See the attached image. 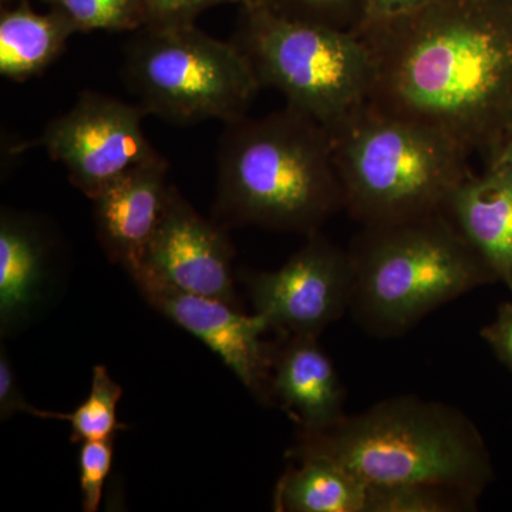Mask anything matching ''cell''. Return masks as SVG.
Returning <instances> with one entry per match:
<instances>
[{
  "mask_svg": "<svg viewBox=\"0 0 512 512\" xmlns=\"http://www.w3.org/2000/svg\"><path fill=\"white\" fill-rule=\"evenodd\" d=\"M113 454V440L82 443L79 453V470L84 512L99 511L104 485L113 466Z\"/></svg>",
  "mask_w": 512,
  "mask_h": 512,
  "instance_id": "7402d4cb",
  "label": "cell"
},
{
  "mask_svg": "<svg viewBox=\"0 0 512 512\" xmlns=\"http://www.w3.org/2000/svg\"><path fill=\"white\" fill-rule=\"evenodd\" d=\"M232 258L222 225L202 217L171 185L163 218L133 275L146 272L181 291L234 303Z\"/></svg>",
  "mask_w": 512,
  "mask_h": 512,
  "instance_id": "8fae6325",
  "label": "cell"
},
{
  "mask_svg": "<svg viewBox=\"0 0 512 512\" xmlns=\"http://www.w3.org/2000/svg\"><path fill=\"white\" fill-rule=\"evenodd\" d=\"M123 389L114 382L107 367L97 365L93 369L89 396L72 413L40 412V419L64 420L72 427V443L113 440L126 424L117 419Z\"/></svg>",
  "mask_w": 512,
  "mask_h": 512,
  "instance_id": "ac0fdd59",
  "label": "cell"
},
{
  "mask_svg": "<svg viewBox=\"0 0 512 512\" xmlns=\"http://www.w3.org/2000/svg\"><path fill=\"white\" fill-rule=\"evenodd\" d=\"M271 394L303 431L328 429L345 417L338 373L313 336H293L276 355Z\"/></svg>",
  "mask_w": 512,
  "mask_h": 512,
  "instance_id": "4fadbf2b",
  "label": "cell"
},
{
  "mask_svg": "<svg viewBox=\"0 0 512 512\" xmlns=\"http://www.w3.org/2000/svg\"><path fill=\"white\" fill-rule=\"evenodd\" d=\"M123 77L147 114L183 126L242 119L262 89L232 40L195 25L137 30L124 47Z\"/></svg>",
  "mask_w": 512,
  "mask_h": 512,
  "instance_id": "52a82bcc",
  "label": "cell"
},
{
  "mask_svg": "<svg viewBox=\"0 0 512 512\" xmlns=\"http://www.w3.org/2000/svg\"><path fill=\"white\" fill-rule=\"evenodd\" d=\"M50 10L63 16L76 33L137 32L146 26L141 0H45Z\"/></svg>",
  "mask_w": 512,
  "mask_h": 512,
  "instance_id": "d6986e66",
  "label": "cell"
},
{
  "mask_svg": "<svg viewBox=\"0 0 512 512\" xmlns=\"http://www.w3.org/2000/svg\"><path fill=\"white\" fill-rule=\"evenodd\" d=\"M49 269V242L25 215L0 218V330L16 332L39 305Z\"/></svg>",
  "mask_w": 512,
  "mask_h": 512,
  "instance_id": "9a60e30c",
  "label": "cell"
},
{
  "mask_svg": "<svg viewBox=\"0 0 512 512\" xmlns=\"http://www.w3.org/2000/svg\"><path fill=\"white\" fill-rule=\"evenodd\" d=\"M282 18L356 32L365 18L366 0H242Z\"/></svg>",
  "mask_w": 512,
  "mask_h": 512,
  "instance_id": "44dd1931",
  "label": "cell"
},
{
  "mask_svg": "<svg viewBox=\"0 0 512 512\" xmlns=\"http://www.w3.org/2000/svg\"><path fill=\"white\" fill-rule=\"evenodd\" d=\"M146 26L151 29H175L194 26L205 10L242 3V0H141Z\"/></svg>",
  "mask_w": 512,
  "mask_h": 512,
  "instance_id": "603a6c76",
  "label": "cell"
},
{
  "mask_svg": "<svg viewBox=\"0 0 512 512\" xmlns=\"http://www.w3.org/2000/svg\"><path fill=\"white\" fill-rule=\"evenodd\" d=\"M42 410L36 409L26 402L8 353L5 349L0 352V419L8 420L18 413H28L40 417Z\"/></svg>",
  "mask_w": 512,
  "mask_h": 512,
  "instance_id": "cb8c5ba5",
  "label": "cell"
},
{
  "mask_svg": "<svg viewBox=\"0 0 512 512\" xmlns=\"http://www.w3.org/2000/svg\"><path fill=\"white\" fill-rule=\"evenodd\" d=\"M473 495L431 485H379L367 490L366 512H447L473 507Z\"/></svg>",
  "mask_w": 512,
  "mask_h": 512,
  "instance_id": "ffe728a7",
  "label": "cell"
},
{
  "mask_svg": "<svg viewBox=\"0 0 512 512\" xmlns=\"http://www.w3.org/2000/svg\"><path fill=\"white\" fill-rule=\"evenodd\" d=\"M146 116L140 104L87 90L47 124L39 143L93 201L131 168L161 156L144 134Z\"/></svg>",
  "mask_w": 512,
  "mask_h": 512,
  "instance_id": "ba28073f",
  "label": "cell"
},
{
  "mask_svg": "<svg viewBox=\"0 0 512 512\" xmlns=\"http://www.w3.org/2000/svg\"><path fill=\"white\" fill-rule=\"evenodd\" d=\"M276 487L274 507L288 512H366L369 487L328 457H295Z\"/></svg>",
  "mask_w": 512,
  "mask_h": 512,
  "instance_id": "2e32d148",
  "label": "cell"
},
{
  "mask_svg": "<svg viewBox=\"0 0 512 512\" xmlns=\"http://www.w3.org/2000/svg\"><path fill=\"white\" fill-rule=\"evenodd\" d=\"M353 284L350 252L319 232L278 271L247 276L255 313L269 328L291 336H316L349 308Z\"/></svg>",
  "mask_w": 512,
  "mask_h": 512,
  "instance_id": "9c48e42d",
  "label": "cell"
},
{
  "mask_svg": "<svg viewBox=\"0 0 512 512\" xmlns=\"http://www.w3.org/2000/svg\"><path fill=\"white\" fill-rule=\"evenodd\" d=\"M427 2L430 0H366L365 18H363L362 25L377 22V20L396 18V16L412 12V10L426 5Z\"/></svg>",
  "mask_w": 512,
  "mask_h": 512,
  "instance_id": "484cf974",
  "label": "cell"
},
{
  "mask_svg": "<svg viewBox=\"0 0 512 512\" xmlns=\"http://www.w3.org/2000/svg\"><path fill=\"white\" fill-rule=\"evenodd\" d=\"M483 338L512 372V302L500 306L493 322L484 328Z\"/></svg>",
  "mask_w": 512,
  "mask_h": 512,
  "instance_id": "d4e9b609",
  "label": "cell"
},
{
  "mask_svg": "<svg viewBox=\"0 0 512 512\" xmlns=\"http://www.w3.org/2000/svg\"><path fill=\"white\" fill-rule=\"evenodd\" d=\"M488 167L498 168L512 180V137L488 158Z\"/></svg>",
  "mask_w": 512,
  "mask_h": 512,
  "instance_id": "4316f807",
  "label": "cell"
},
{
  "mask_svg": "<svg viewBox=\"0 0 512 512\" xmlns=\"http://www.w3.org/2000/svg\"><path fill=\"white\" fill-rule=\"evenodd\" d=\"M345 208L365 227L447 212L470 154L419 123L365 110L332 134Z\"/></svg>",
  "mask_w": 512,
  "mask_h": 512,
  "instance_id": "5b68a950",
  "label": "cell"
},
{
  "mask_svg": "<svg viewBox=\"0 0 512 512\" xmlns=\"http://www.w3.org/2000/svg\"><path fill=\"white\" fill-rule=\"evenodd\" d=\"M76 30L59 13L35 12L28 3L6 10L0 18V74L23 82L62 55L69 37Z\"/></svg>",
  "mask_w": 512,
  "mask_h": 512,
  "instance_id": "e0dca14e",
  "label": "cell"
},
{
  "mask_svg": "<svg viewBox=\"0 0 512 512\" xmlns=\"http://www.w3.org/2000/svg\"><path fill=\"white\" fill-rule=\"evenodd\" d=\"M355 33L375 66L370 109L487 160L512 137V0H430Z\"/></svg>",
  "mask_w": 512,
  "mask_h": 512,
  "instance_id": "6da1fadb",
  "label": "cell"
},
{
  "mask_svg": "<svg viewBox=\"0 0 512 512\" xmlns=\"http://www.w3.org/2000/svg\"><path fill=\"white\" fill-rule=\"evenodd\" d=\"M350 256L349 306L376 335L404 332L444 303L497 281L448 212L365 227Z\"/></svg>",
  "mask_w": 512,
  "mask_h": 512,
  "instance_id": "277c9868",
  "label": "cell"
},
{
  "mask_svg": "<svg viewBox=\"0 0 512 512\" xmlns=\"http://www.w3.org/2000/svg\"><path fill=\"white\" fill-rule=\"evenodd\" d=\"M146 301L208 349L256 396L271 394L275 350L264 340L268 322L261 315H245L234 303L194 295L174 288L156 276H131Z\"/></svg>",
  "mask_w": 512,
  "mask_h": 512,
  "instance_id": "30bf717a",
  "label": "cell"
},
{
  "mask_svg": "<svg viewBox=\"0 0 512 512\" xmlns=\"http://www.w3.org/2000/svg\"><path fill=\"white\" fill-rule=\"evenodd\" d=\"M292 457H328L367 487L431 485L477 497L490 481V457L474 424L439 403L402 397L328 429L303 431Z\"/></svg>",
  "mask_w": 512,
  "mask_h": 512,
  "instance_id": "3957f363",
  "label": "cell"
},
{
  "mask_svg": "<svg viewBox=\"0 0 512 512\" xmlns=\"http://www.w3.org/2000/svg\"><path fill=\"white\" fill-rule=\"evenodd\" d=\"M448 215L497 281L512 292V180L498 168L471 175L448 205Z\"/></svg>",
  "mask_w": 512,
  "mask_h": 512,
  "instance_id": "5bb4252c",
  "label": "cell"
},
{
  "mask_svg": "<svg viewBox=\"0 0 512 512\" xmlns=\"http://www.w3.org/2000/svg\"><path fill=\"white\" fill-rule=\"evenodd\" d=\"M163 156L131 168L94 198L97 238L111 259L133 275L143 264L163 218L171 185Z\"/></svg>",
  "mask_w": 512,
  "mask_h": 512,
  "instance_id": "7c38bea8",
  "label": "cell"
},
{
  "mask_svg": "<svg viewBox=\"0 0 512 512\" xmlns=\"http://www.w3.org/2000/svg\"><path fill=\"white\" fill-rule=\"evenodd\" d=\"M241 6L231 40L261 87L279 90L286 106L311 117L330 134L369 106L375 66L355 32Z\"/></svg>",
  "mask_w": 512,
  "mask_h": 512,
  "instance_id": "8992f818",
  "label": "cell"
},
{
  "mask_svg": "<svg viewBox=\"0 0 512 512\" xmlns=\"http://www.w3.org/2000/svg\"><path fill=\"white\" fill-rule=\"evenodd\" d=\"M340 208L345 194L325 127L288 106L225 124L215 202L221 221L311 235Z\"/></svg>",
  "mask_w": 512,
  "mask_h": 512,
  "instance_id": "7a4b0ae2",
  "label": "cell"
}]
</instances>
